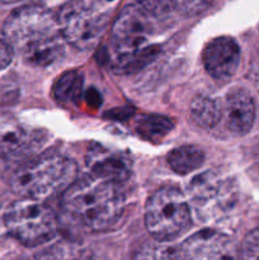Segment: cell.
<instances>
[{
  "mask_svg": "<svg viewBox=\"0 0 259 260\" xmlns=\"http://www.w3.org/2000/svg\"><path fill=\"white\" fill-rule=\"evenodd\" d=\"M3 30L14 52L35 68L53 65L65 53L66 41L57 17L40 5H24L13 10Z\"/></svg>",
  "mask_w": 259,
  "mask_h": 260,
  "instance_id": "cell-1",
  "label": "cell"
},
{
  "mask_svg": "<svg viewBox=\"0 0 259 260\" xmlns=\"http://www.w3.org/2000/svg\"><path fill=\"white\" fill-rule=\"evenodd\" d=\"M63 207L86 230L104 231L121 218L124 197L119 184L90 174L76 179L63 192Z\"/></svg>",
  "mask_w": 259,
  "mask_h": 260,
  "instance_id": "cell-2",
  "label": "cell"
},
{
  "mask_svg": "<svg viewBox=\"0 0 259 260\" xmlns=\"http://www.w3.org/2000/svg\"><path fill=\"white\" fill-rule=\"evenodd\" d=\"M78 178V165L62 154H42L25 160L10 177V188L20 197L48 200L63 193Z\"/></svg>",
  "mask_w": 259,
  "mask_h": 260,
  "instance_id": "cell-3",
  "label": "cell"
},
{
  "mask_svg": "<svg viewBox=\"0 0 259 260\" xmlns=\"http://www.w3.org/2000/svg\"><path fill=\"white\" fill-rule=\"evenodd\" d=\"M8 233L28 248L43 245L55 238L57 220L55 213L42 201L22 197L14 201L4 212Z\"/></svg>",
  "mask_w": 259,
  "mask_h": 260,
  "instance_id": "cell-4",
  "label": "cell"
},
{
  "mask_svg": "<svg viewBox=\"0 0 259 260\" xmlns=\"http://www.w3.org/2000/svg\"><path fill=\"white\" fill-rule=\"evenodd\" d=\"M145 225L155 240L167 243L180 238L192 225L190 208L183 193L172 187L152 193L145 207Z\"/></svg>",
  "mask_w": 259,
  "mask_h": 260,
  "instance_id": "cell-5",
  "label": "cell"
},
{
  "mask_svg": "<svg viewBox=\"0 0 259 260\" xmlns=\"http://www.w3.org/2000/svg\"><path fill=\"white\" fill-rule=\"evenodd\" d=\"M58 27L69 45L78 50L93 48L108 24V15L94 0H70L57 14Z\"/></svg>",
  "mask_w": 259,
  "mask_h": 260,
  "instance_id": "cell-6",
  "label": "cell"
},
{
  "mask_svg": "<svg viewBox=\"0 0 259 260\" xmlns=\"http://www.w3.org/2000/svg\"><path fill=\"white\" fill-rule=\"evenodd\" d=\"M189 196L198 217L205 222H215L225 216L238 197L233 180L216 172L197 175L189 184Z\"/></svg>",
  "mask_w": 259,
  "mask_h": 260,
  "instance_id": "cell-7",
  "label": "cell"
},
{
  "mask_svg": "<svg viewBox=\"0 0 259 260\" xmlns=\"http://www.w3.org/2000/svg\"><path fill=\"white\" fill-rule=\"evenodd\" d=\"M159 27L156 22L136 3L126 5L112 28L114 55L136 52L150 46V38Z\"/></svg>",
  "mask_w": 259,
  "mask_h": 260,
  "instance_id": "cell-8",
  "label": "cell"
},
{
  "mask_svg": "<svg viewBox=\"0 0 259 260\" xmlns=\"http://www.w3.org/2000/svg\"><path fill=\"white\" fill-rule=\"evenodd\" d=\"M45 131L20 123L0 126V157L4 160L29 159L46 142Z\"/></svg>",
  "mask_w": 259,
  "mask_h": 260,
  "instance_id": "cell-9",
  "label": "cell"
},
{
  "mask_svg": "<svg viewBox=\"0 0 259 260\" xmlns=\"http://www.w3.org/2000/svg\"><path fill=\"white\" fill-rule=\"evenodd\" d=\"M206 71L217 80H225L236 73L240 63V47L233 37L220 36L206 45L202 52Z\"/></svg>",
  "mask_w": 259,
  "mask_h": 260,
  "instance_id": "cell-10",
  "label": "cell"
},
{
  "mask_svg": "<svg viewBox=\"0 0 259 260\" xmlns=\"http://www.w3.org/2000/svg\"><path fill=\"white\" fill-rule=\"evenodd\" d=\"M86 165L91 174L121 184L131 175V161L122 152L101 144H91L86 152Z\"/></svg>",
  "mask_w": 259,
  "mask_h": 260,
  "instance_id": "cell-11",
  "label": "cell"
},
{
  "mask_svg": "<svg viewBox=\"0 0 259 260\" xmlns=\"http://www.w3.org/2000/svg\"><path fill=\"white\" fill-rule=\"evenodd\" d=\"M229 238L216 230H201L183 241L179 246L182 258L188 259H221L229 251Z\"/></svg>",
  "mask_w": 259,
  "mask_h": 260,
  "instance_id": "cell-12",
  "label": "cell"
},
{
  "mask_svg": "<svg viewBox=\"0 0 259 260\" xmlns=\"http://www.w3.org/2000/svg\"><path fill=\"white\" fill-rule=\"evenodd\" d=\"M225 119L229 131L236 136H243L250 131L255 119V106L246 91L235 89L228 94Z\"/></svg>",
  "mask_w": 259,
  "mask_h": 260,
  "instance_id": "cell-13",
  "label": "cell"
},
{
  "mask_svg": "<svg viewBox=\"0 0 259 260\" xmlns=\"http://www.w3.org/2000/svg\"><path fill=\"white\" fill-rule=\"evenodd\" d=\"M221 107L213 96L198 95L190 104L189 116L193 123L202 129H211L218 123L221 118Z\"/></svg>",
  "mask_w": 259,
  "mask_h": 260,
  "instance_id": "cell-14",
  "label": "cell"
},
{
  "mask_svg": "<svg viewBox=\"0 0 259 260\" xmlns=\"http://www.w3.org/2000/svg\"><path fill=\"white\" fill-rule=\"evenodd\" d=\"M167 161L173 172L179 175H187L202 167L205 154L198 146L184 145L170 151Z\"/></svg>",
  "mask_w": 259,
  "mask_h": 260,
  "instance_id": "cell-15",
  "label": "cell"
},
{
  "mask_svg": "<svg viewBox=\"0 0 259 260\" xmlns=\"http://www.w3.org/2000/svg\"><path fill=\"white\" fill-rule=\"evenodd\" d=\"M159 52L156 46H149L136 52L114 55L112 60V70L117 74H132L149 65Z\"/></svg>",
  "mask_w": 259,
  "mask_h": 260,
  "instance_id": "cell-16",
  "label": "cell"
},
{
  "mask_svg": "<svg viewBox=\"0 0 259 260\" xmlns=\"http://www.w3.org/2000/svg\"><path fill=\"white\" fill-rule=\"evenodd\" d=\"M81 90H83V78L75 70L63 73L53 86L56 101L62 104L75 102L80 96Z\"/></svg>",
  "mask_w": 259,
  "mask_h": 260,
  "instance_id": "cell-17",
  "label": "cell"
},
{
  "mask_svg": "<svg viewBox=\"0 0 259 260\" xmlns=\"http://www.w3.org/2000/svg\"><path fill=\"white\" fill-rule=\"evenodd\" d=\"M174 127L172 119L159 114H146L136 122L137 134L147 140L163 139Z\"/></svg>",
  "mask_w": 259,
  "mask_h": 260,
  "instance_id": "cell-18",
  "label": "cell"
},
{
  "mask_svg": "<svg viewBox=\"0 0 259 260\" xmlns=\"http://www.w3.org/2000/svg\"><path fill=\"white\" fill-rule=\"evenodd\" d=\"M140 8L145 10L157 24L167 22L174 13H177L173 0H134Z\"/></svg>",
  "mask_w": 259,
  "mask_h": 260,
  "instance_id": "cell-19",
  "label": "cell"
},
{
  "mask_svg": "<svg viewBox=\"0 0 259 260\" xmlns=\"http://www.w3.org/2000/svg\"><path fill=\"white\" fill-rule=\"evenodd\" d=\"M177 13L187 17H193L207 9L212 0H173Z\"/></svg>",
  "mask_w": 259,
  "mask_h": 260,
  "instance_id": "cell-20",
  "label": "cell"
},
{
  "mask_svg": "<svg viewBox=\"0 0 259 260\" xmlns=\"http://www.w3.org/2000/svg\"><path fill=\"white\" fill-rule=\"evenodd\" d=\"M241 256L244 259H259V229L245 236L241 244Z\"/></svg>",
  "mask_w": 259,
  "mask_h": 260,
  "instance_id": "cell-21",
  "label": "cell"
},
{
  "mask_svg": "<svg viewBox=\"0 0 259 260\" xmlns=\"http://www.w3.org/2000/svg\"><path fill=\"white\" fill-rule=\"evenodd\" d=\"M13 56H14V50L5 36L4 30L0 29V70L5 69L12 62Z\"/></svg>",
  "mask_w": 259,
  "mask_h": 260,
  "instance_id": "cell-22",
  "label": "cell"
},
{
  "mask_svg": "<svg viewBox=\"0 0 259 260\" xmlns=\"http://www.w3.org/2000/svg\"><path fill=\"white\" fill-rule=\"evenodd\" d=\"M2 3H5V4H12V3H18L23 2V0H0Z\"/></svg>",
  "mask_w": 259,
  "mask_h": 260,
  "instance_id": "cell-23",
  "label": "cell"
}]
</instances>
